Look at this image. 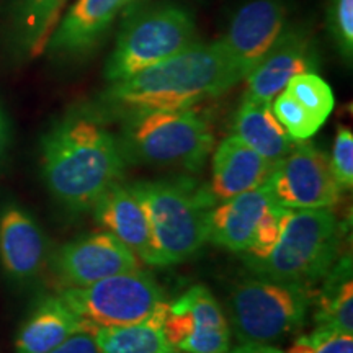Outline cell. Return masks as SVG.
<instances>
[{
	"label": "cell",
	"mask_w": 353,
	"mask_h": 353,
	"mask_svg": "<svg viewBox=\"0 0 353 353\" xmlns=\"http://www.w3.org/2000/svg\"><path fill=\"white\" fill-rule=\"evenodd\" d=\"M126 157L120 141L87 110L59 118L41 141V174L65 210L83 213L120 183Z\"/></svg>",
	"instance_id": "obj_1"
},
{
	"label": "cell",
	"mask_w": 353,
	"mask_h": 353,
	"mask_svg": "<svg viewBox=\"0 0 353 353\" xmlns=\"http://www.w3.org/2000/svg\"><path fill=\"white\" fill-rule=\"evenodd\" d=\"M239 83L219 41L195 43L179 54L110 83V105L128 114L151 110L192 108Z\"/></svg>",
	"instance_id": "obj_2"
},
{
	"label": "cell",
	"mask_w": 353,
	"mask_h": 353,
	"mask_svg": "<svg viewBox=\"0 0 353 353\" xmlns=\"http://www.w3.org/2000/svg\"><path fill=\"white\" fill-rule=\"evenodd\" d=\"M151 226L159 267L182 263L208 242V218L216 200L192 180H145L130 185Z\"/></svg>",
	"instance_id": "obj_3"
},
{
	"label": "cell",
	"mask_w": 353,
	"mask_h": 353,
	"mask_svg": "<svg viewBox=\"0 0 353 353\" xmlns=\"http://www.w3.org/2000/svg\"><path fill=\"white\" fill-rule=\"evenodd\" d=\"M341 241L342 224L330 208L288 210L272 252L247 267L259 278L311 288L339 260Z\"/></svg>",
	"instance_id": "obj_4"
},
{
	"label": "cell",
	"mask_w": 353,
	"mask_h": 353,
	"mask_svg": "<svg viewBox=\"0 0 353 353\" xmlns=\"http://www.w3.org/2000/svg\"><path fill=\"white\" fill-rule=\"evenodd\" d=\"M125 157L149 165L198 172L213 151L214 134L196 110L131 113L120 141Z\"/></svg>",
	"instance_id": "obj_5"
},
{
	"label": "cell",
	"mask_w": 353,
	"mask_h": 353,
	"mask_svg": "<svg viewBox=\"0 0 353 353\" xmlns=\"http://www.w3.org/2000/svg\"><path fill=\"white\" fill-rule=\"evenodd\" d=\"M311 304L306 286L249 278L229 293L226 317L241 345H273L301 329Z\"/></svg>",
	"instance_id": "obj_6"
},
{
	"label": "cell",
	"mask_w": 353,
	"mask_h": 353,
	"mask_svg": "<svg viewBox=\"0 0 353 353\" xmlns=\"http://www.w3.org/2000/svg\"><path fill=\"white\" fill-rule=\"evenodd\" d=\"M198 43L196 25L187 8L157 6L130 15L105 65L110 83L125 81Z\"/></svg>",
	"instance_id": "obj_7"
},
{
	"label": "cell",
	"mask_w": 353,
	"mask_h": 353,
	"mask_svg": "<svg viewBox=\"0 0 353 353\" xmlns=\"http://www.w3.org/2000/svg\"><path fill=\"white\" fill-rule=\"evenodd\" d=\"M59 296L83 324L94 329L143 322L167 303L164 290L143 268L85 286H68Z\"/></svg>",
	"instance_id": "obj_8"
},
{
	"label": "cell",
	"mask_w": 353,
	"mask_h": 353,
	"mask_svg": "<svg viewBox=\"0 0 353 353\" xmlns=\"http://www.w3.org/2000/svg\"><path fill=\"white\" fill-rule=\"evenodd\" d=\"M263 187L288 210L332 208L342 195L327 154L304 141L273 164Z\"/></svg>",
	"instance_id": "obj_9"
},
{
	"label": "cell",
	"mask_w": 353,
	"mask_h": 353,
	"mask_svg": "<svg viewBox=\"0 0 353 353\" xmlns=\"http://www.w3.org/2000/svg\"><path fill=\"white\" fill-rule=\"evenodd\" d=\"M162 327L176 352L226 353L231 347L226 312L203 285L192 286L182 296L167 301Z\"/></svg>",
	"instance_id": "obj_10"
},
{
	"label": "cell",
	"mask_w": 353,
	"mask_h": 353,
	"mask_svg": "<svg viewBox=\"0 0 353 353\" xmlns=\"http://www.w3.org/2000/svg\"><path fill=\"white\" fill-rule=\"evenodd\" d=\"M286 23V0H250L237 10L219 43L239 82L272 50Z\"/></svg>",
	"instance_id": "obj_11"
},
{
	"label": "cell",
	"mask_w": 353,
	"mask_h": 353,
	"mask_svg": "<svg viewBox=\"0 0 353 353\" xmlns=\"http://www.w3.org/2000/svg\"><path fill=\"white\" fill-rule=\"evenodd\" d=\"M52 268L57 280L68 288L139 270L141 260L112 234L100 231L64 244L52 257Z\"/></svg>",
	"instance_id": "obj_12"
},
{
	"label": "cell",
	"mask_w": 353,
	"mask_h": 353,
	"mask_svg": "<svg viewBox=\"0 0 353 353\" xmlns=\"http://www.w3.org/2000/svg\"><path fill=\"white\" fill-rule=\"evenodd\" d=\"M319 54L314 38L301 26H286L272 50L245 77L249 99L272 101L293 77L316 72Z\"/></svg>",
	"instance_id": "obj_13"
},
{
	"label": "cell",
	"mask_w": 353,
	"mask_h": 353,
	"mask_svg": "<svg viewBox=\"0 0 353 353\" xmlns=\"http://www.w3.org/2000/svg\"><path fill=\"white\" fill-rule=\"evenodd\" d=\"M92 210L103 231L117 237L141 262L159 267L149 219L130 185L114 183Z\"/></svg>",
	"instance_id": "obj_14"
},
{
	"label": "cell",
	"mask_w": 353,
	"mask_h": 353,
	"mask_svg": "<svg viewBox=\"0 0 353 353\" xmlns=\"http://www.w3.org/2000/svg\"><path fill=\"white\" fill-rule=\"evenodd\" d=\"M0 259L17 281H28L41 272L46 259V237L37 219L17 203L0 211Z\"/></svg>",
	"instance_id": "obj_15"
},
{
	"label": "cell",
	"mask_w": 353,
	"mask_h": 353,
	"mask_svg": "<svg viewBox=\"0 0 353 353\" xmlns=\"http://www.w3.org/2000/svg\"><path fill=\"white\" fill-rule=\"evenodd\" d=\"M273 205L275 201L265 187L219 201L210 211L208 242L247 254L252 249L263 216Z\"/></svg>",
	"instance_id": "obj_16"
},
{
	"label": "cell",
	"mask_w": 353,
	"mask_h": 353,
	"mask_svg": "<svg viewBox=\"0 0 353 353\" xmlns=\"http://www.w3.org/2000/svg\"><path fill=\"white\" fill-rule=\"evenodd\" d=\"M126 0H77L48 43L52 56L82 57L99 46Z\"/></svg>",
	"instance_id": "obj_17"
},
{
	"label": "cell",
	"mask_w": 353,
	"mask_h": 353,
	"mask_svg": "<svg viewBox=\"0 0 353 353\" xmlns=\"http://www.w3.org/2000/svg\"><path fill=\"white\" fill-rule=\"evenodd\" d=\"M273 164L242 143L236 136H229L216 148L211 164L210 193L216 201L231 198L263 187Z\"/></svg>",
	"instance_id": "obj_18"
},
{
	"label": "cell",
	"mask_w": 353,
	"mask_h": 353,
	"mask_svg": "<svg viewBox=\"0 0 353 353\" xmlns=\"http://www.w3.org/2000/svg\"><path fill=\"white\" fill-rule=\"evenodd\" d=\"M88 325L76 316L61 296L39 301L17 334L15 353H50L72 334Z\"/></svg>",
	"instance_id": "obj_19"
},
{
	"label": "cell",
	"mask_w": 353,
	"mask_h": 353,
	"mask_svg": "<svg viewBox=\"0 0 353 353\" xmlns=\"http://www.w3.org/2000/svg\"><path fill=\"white\" fill-rule=\"evenodd\" d=\"M232 130V136L252 148L270 164L283 159L298 143L276 120L272 110V101L249 99V97H244L242 100L234 117Z\"/></svg>",
	"instance_id": "obj_20"
},
{
	"label": "cell",
	"mask_w": 353,
	"mask_h": 353,
	"mask_svg": "<svg viewBox=\"0 0 353 353\" xmlns=\"http://www.w3.org/2000/svg\"><path fill=\"white\" fill-rule=\"evenodd\" d=\"M65 2L68 0H12L13 41L20 52L37 57L46 51Z\"/></svg>",
	"instance_id": "obj_21"
},
{
	"label": "cell",
	"mask_w": 353,
	"mask_h": 353,
	"mask_svg": "<svg viewBox=\"0 0 353 353\" xmlns=\"http://www.w3.org/2000/svg\"><path fill=\"white\" fill-rule=\"evenodd\" d=\"M322 280L314 314L316 329L353 335L352 255L339 259Z\"/></svg>",
	"instance_id": "obj_22"
},
{
	"label": "cell",
	"mask_w": 353,
	"mask_h": 353,
	"mask_svg": "<svg viewBox=\"0 0 353 353\" xmlns=\"http://www.w3.org/2000/svg\"><path fill=\"white\" fill-rule=\"evenodd\" d=\"M167 303L157 312L143 322L114 327L95 329V342L99 353H174L167 341L164 322Z\"/></svg>",
	"instance_id": "obj_23"
},
{
	"label": "cell",
	"mask_w": 353,
	"mask_h": 353,
	"mask_svg": "<svg viewBox=\"0 0 353 353\" xmlns=\"http://www.w3.org/2000/svg\"><path fill=\"white\" fill-rule=\"evenodd\" d=\"M285 90L290 95H293L307 112H311L322 123H325L332 113L335 105L332 88L316 72L293 77L285 87Z\"/></svg>",
	"instance_id": "obj_24"
},
{
	"label": "cell",
	"mask_w": 353,
	"mask_h": 353,
	"mask_svg": "<svg viewBox=\"0 0 353 353\" xmlns=\"http://www.w3.org/2000/svg\"><path fill=\"white\" fill-rule=\"evenodd\" d=\"M273 100L275 101H273L272 110L276 120L281 123V126L288 131V134L293 139L306 141L312 138L324 125L286 90L280 92Z\"/></svg>",
	"instance_id": "obj_25"
},
{
	"label": "cell",
	"mask_w": 353,
	"mask_h": 353,
	"mask_svg": "<svg viewBox=\"0 0 353 353\" xmlns=\"http://www.w3.org/2000/svg\"><path fill=\"white\" fill-rule=\"evenodd\" d=\"M325 20L330 39L345 63L353 56V0H327Z\"/></svg>",
	"instance_id": "obj_26"
},
{
	"label": "cell",
	"mask_w": 353,
	"mask_h": 353,
	"mask_svg": "<svg viewBox=\"0 0 353 353\" xmlns=\"http://www.w3.org/2000/svg\"><path fill=\"white\" fill-rule=\"evenodd\" d=\"M286 353H353V335L314 329L296 339Z\"/></svg>",
	"instance_id": "obj_27"
},
{
	"label": "cell",
	"mask_w": 353,
	"mask_h": 353,
	"mask_svg": "<svg viewBox=\"0 0 353 353\" xmlns=\"http://www.w3.org/2000/svg\"><path fill=\"white\" fill-rule=\"evenodd\" d=\"M288 214V208H283L278 203L272 206L263 216L262 223H260L257 236H255V242L252 249L244 254L245 260H260L265 259L272 252L273 247L276 245L278 239H280L281 232H283L285 219Z\"/></svg>",
	"instance_id": "obj_28"
},
{
	"label": "cell",
	"mask_w": 353,
	"mask_h": 353,
	"mask_svg": "<svg viewBox=\"0 0 353 353\" xmlns=\"http://www.w3.org/2000/svg\"><path fill=\"white\" fill-rule=\"evenodd\" d=\"M330 167L339 187L343 190H352L353 187V134L345 126H339L337 136L332 149Z\"/></svg>",
	"instance_id": "obj_29"
},
{
	"label": "cell",
	"mask_w": 353,
	"mask_h": 353,
	"mask_svg": "<svg viewBox=\"0 0 353 353\" xmlns=\"http://www.w3.org/2000/svg\"><path fill=\"white\" fill-rule=\"evenodd\" d=\"M50 353H99V347L95 342V329L83 327L77 330L68 341H64Z\"/></svg>",
	"instance_id": "obj_30"
},
{
	"label": "cell",
	"mask_w": 353,
	"mask_h": 353,
	"mask_svg": "<svg viewBox=\"0 0 353 353\" xmlns=\"http://www.w3.org/2000/svg\"><path fill=\"white\" fill-rule=\"evenodd\" d=\"M226 353H283L273 345H239Z\"/></svg>",
	"instance_id": "obj_31"
},
{
	"label": "cell",
	"mask_w": 353,
	"mask_h": 353,
	"mask_svg": "<svg viewBox=\"0 0 353 353\" xmlns=\"http://www.w3.org/2000/svg\"><path fill=\"white\" fill-rule=\"evenodd\" d=\"M8 145V125H7V118L3 114L2 108H0V162H2L3 156H6Z\"/></svg>",
	"instance_id": "obj_32"
},
{
	"label": "cell",
	"mask_w": 353,
	"mask_h": 353,
	"mask_svg": "<svg viewBox=\"0 0 353 353\" xmlns=\"http://www.w3.org/2000/svg\"><path fill=\"white\" fill-rule=\"evenodd\" d=\"M126 2H130V0H126Z\"/></svg>",
	"instance_id": "obj_33"
},
{
	"label": "cell",
	"mask_w": 353,
	"mask_h": 353,
	"mask_svg": "<svg viewBox=\"0 0 353 353\" xmlns=\"http://www.w3.org/2000/svg\"><path fill=\"white\" fill-rule=\"evenodd\" d=\"M174 353H176V352H174Z\"/></svg>",
	"instance_id": "obj_34"
}]
</instances>
